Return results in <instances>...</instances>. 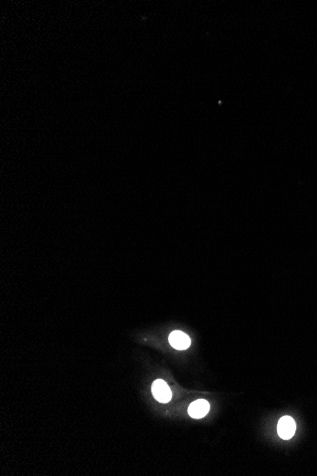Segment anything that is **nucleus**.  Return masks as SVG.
<instances>
[{"label":"nucleus","mask_w":317,"mask_h":476,"mask_svg":"<svg viewBox=\"0 0 317 476\" xmlns=\"http://www.w3.org/2000/svg\"><path fill=\"white\" fill-rule=\"evenodd\" d=\"M297 431V424L294 418L285 416L280 418L278 421V436L284 440L291 439L295 436Z\"/></svg>","instance_id":"2"},{"label":"nucleus","mask_w":317,"mask_h":476,"mask_svg":"<svg viewBox=\"0 0 317 476\" xmlns=\"http://www.w3.org/2000/svg\"><path fill=\"white\" fill-rule=\"evenodd\" d=\"M210 404L208 401L204 399H198L190 404L188 407V414L191 418L200 419L204 418L208 414Z\"/></svg>","instance_id":"4"},{"label":"nucleus","mask_w":317,"mask_h":476,"mask_svg":"<svg viewBox=\"0 0 317 476\" xmlns=\"http://www.w3.org/2000/svg\"><path fill=\"white\" fill-rule=\"evenodd\" d=\"M170 345L177 350H185L191 344L190 338L180 331H173L169 336Z\"/></svg>","instance_id":"3"},{"label":"nucleus","mask_w":317,"mask_h":476,"mask_svg":"<svg viewBox=\"0 0 317 476\" xmlns=\"http://www.w3.org/2000/svg\"><path fill=\"white\" fill-rule=\"evenodd\" d=\"M151 391L154 399L159 403H167L172 399L171 390L167 383L161 379H157L153 382Z\"/></svg>","instance_id":"1"}]
</instances>
